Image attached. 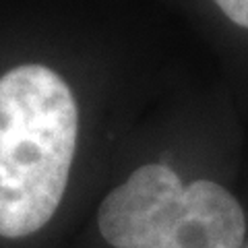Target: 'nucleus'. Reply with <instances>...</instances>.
<instances>
[{"label": "nucleus", "mask_w": 248, "mask_h": 248, "mask_svg": "<svg viewBox=\"0 0 248 248\" xmlns=\"http://www.w3.org/2000/svg\"><path fill=\"white\" fill-rule=\"evenodd\" d=\"M79 112L64 79L44 64L0 77V236L25 238L48 223L64 197Z\"/></svg>", "instance_id": "1"}, {"label": "nucleus", "mask_w": 248, "mask_h": 248, "mask_svg": "<svg viewBox=\"0 0 248 248\" xmlns=\"http://www.w3.org/2000/svg\"><path fill=\"white\" fill-rule=\"evenodd\" d=\"M184 192L172 168L141 166L99 205V232L114 248H164L182 217Z\"/></svg>", "instance_id": "2"}, {"label": "nucleus", "mask_w": 248, "mask_h": 248, "mask_svg": "<svg viewBox=\"0 0 248 248\" xmlns=\"http://www.w3.org/2000/svg\"><path fill=\"white\" fill-rule=\"evenodd\" d=\"M246 217L238 199L211 180L186 186L184 209L164 248H244Z\"/></svg>", "instance_id": "3"}, {"label": "nucleus", "mask_w": 248, "mask_h": 248, "mask_svg": "<svg viewBox=\"0 0 248 248\" xmlns=\"http://www.w3.org/2000/svg\"><path fill=\"white\" fill-rule=\"evenodd\" d=\"M213 2L232 23L248 29V0H213Z\"/></svg>", "instance_id": "4"}, {"label": "nucleus", "mask_w": 248, "mask_h": 248, "mask_svg": "<svg viewBox=\"0 0 248 248\" xmlns=\"http://www.w3.org/2000/svg\"><path fill=\"white\" fill-rule=\"evenodd\" d=\"M244 248H248V242H246V244H244Z\"/></svg>", "instance_id": "5"}]
</instances>
